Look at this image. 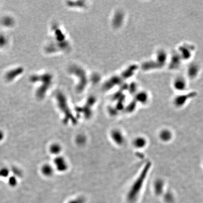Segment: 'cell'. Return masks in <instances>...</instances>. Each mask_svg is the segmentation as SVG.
I'll return each instance as SVG.
<instances>
[{
  "label": "cell",
  "mask_w": 203,
  "mask_h": 203,
  "mask_svg": "<svg viewBox=\"0 0 203 203\" xmlns=\"http://www.w3.org/2000/svg\"><path fill=\"white\" fill-rule=\"evenodd\" d=\"M151 166V165L150 163H147L139 177L133 185L128 196V200L130 202H134L137 199L138 194L143 186L146 177L148 175Z\"/></svg>",
  "instance_id": "obj_1"
},
{
  "label": "cell",
  "mask_w": 203,
  "mask_h": 203,
  "mask_svg": "<svg viewBox=\"0 0 203 203\" xmlns=\"http://www.w3.org/2000/svg\"><path fill=\"white\" fill-rule=\"evenodd\" d=\"M155 192L157 195H160L162 193L164 190V183L160 179L156 181L154 185Z\"/></svg>",
  "instance_id": "obj_2"
},
{
  "label": "cell",
  "mask_w": 203,
  "mask_h": 203,
  "mask_svg": "<svg viewBox=\"0 0 203 203\" xmlns=\"http://www.w3.org/2000/svg\"><path fill=\"white\" fill-rule=\"evenodd\" d=\"M172 137V133L167 129H164L160 133V138L163 141H169L170 140Z\"/></svg>",
  "instance_id": "obj_3"
},
{
  "label": "cell",
  "mask_w": 203,
  "mask_h": 203,
  "mask_svg": "<svg viewBox=\"0 0 203 203\" xmlns=\"http://www.w3.org/2000/svg\"><path fill=\"white\" fill-rule=\"evenodd\" d=\"M134 145L137 148H142L146 145V140L145 138L142 137H139L136 138L134 141Z\"/></svg>",
  "instance_id": "obj_4"
},
{
  "label": "cell",
  "mask_w": 203,
  "mask_h": 203,
  "mask_svg": "<svg viewBox=\"0 0 203 203\" xmlns=\"http://www.w3.org/2000/svg\"><path fill=\"white\" fill-rule=\"evenodd\" d=\"M164 200L166 203H173L174 200L173 194L171 192H167L164 196Z\"/></svg>",
  "instance_id": "obj_5"
},
{
  "label": "cell",
  "mask_w": 203,
  "mask_h": 203,
  "mask_svg": "<svg viewBox=\"0 0 203 203\" xmlns=\"http://www.w3.org/2000/svg\"><path fill=\"white\" fill-rule=\"evenodd\" d=\"M9 175V171L7 169H1L0 170V176L6 177Z\"/></svg>",
  "instance_id": "obj_6"
},
{
  "label": "cell",
  "mask_w": 203,
  "mask_h": 203,
  "mask_svg": "<svg viewBox=\"0 0 203 203\" xmlns=\"http://www.w3.org/2000/svg\"><path fill=\"white\" fill-rule=\"evenodd\" d=\"M9 181H10V184L11 185V186H15L16 184V179L15 177H11L9 180Z\"/></svg>",
  "instance_id": "obj_7"
},
{
  "label": "cell",
  "mask_w": 203,
  "mask_h": 203,
  "mask_svg": "<svg viewBox=\"0 0 203 203\" xmlns=\"http://www.w3.org/2000/svg\"><path fill=\"white\" fill-rule=\"evenodd\" d=\"M13 172H14V173L15 174L17 175L18 176H19V175L21 174V173L20 172L19 170L18 169H14V170H13Z\"/></svg>",
  "instance_id": "obj_8"
},
{
  "label": "cell",
  "mask_w": 203,
  "mask_h": 203,
  "mask_svg": "<svg viewBox=\"0 0 203 203\" xmlns=\"http://www.w3.org/2000/svg\"><path fill=\"white\" fill-rule=\"evenodd\" d=\"M3 138V133L2 132L0 131V141H1L2 140V138Z\"/></svg>",
  "instance_id": "obj_9"
}]
</instances>
